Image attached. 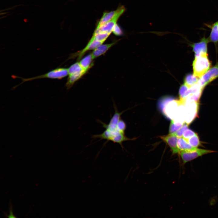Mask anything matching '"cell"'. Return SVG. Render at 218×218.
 Wrapping results in <instances>:
<instances>
[{"label":"cell","mask_w":218,"mask_h":218,"mask_svg":"<svg viewBox=\"0 0 218 218\" xmlns=\"http://www.w3.org/2000/svg\"><path fill=\"white\" fill-rule=\"evenodd\" d=\"M114 113L108 124H106L99 120L98 121L105 129V130L102 133L93 135L92 137L93 138H100L111 141L114 143L119 144L122 147L123 142L131 139L127 137L125 135L124 132L121 130L118 126V123L121 119V116L123 112H119L115 104H114Z\"/></svg>","instance_id":"1"},{"label":"cell","mask_w":218,"mask_h":218,"mask_svg":"<svg viewBox=\"0 0 218 218\" xmlns=\"http://www.w3.org/2000/svg\"><path fill=\"white\" fill-rule=\"evenodd\" d=\"M210 66L207 54L195 57L193 63V74L201 78L210 69Z\"/></svg>","instance_id":"2"},{"label":"cell","mask_w":218,"mask_h":218,"mask_svg":"<svg viewBox=\"0 0 218 218\" xmlns=\"http://www.w3.org/2000/svg\"><path fill=\"white\" fill-rule=\"evenodd\" d=\"M68 74V68H59L53 69L45 74L29 78H23L15 76L14 77L21 78L22 80V81L19 84H21L26 81L38 79L48 78L61 79Z\"/></svg>","instance_id":"3"},{"label":"cell","mask_w":218,"mask_h":218,"mask_svg":"<svg viewBox=\"0 0 218 218\" xmlns=\"http://www.w3.org/2000/svg\"><path fill=\"white\" fill-rule=\"evenodd\" d=\"M214 152L215 151L212 150L197 148L190 151L180 150L179 154L181 157L183 163L184 164L199 157Z\"/></svg>","instance_id":"4"},{"label":"cell","mask_w":218,"mask_h":218,"mask_svg":"<svg viewBox=\"0 0 218 218\" xmlns=\"http://www.w3.org/2000/svg\"><path fill=\"white\" fill-rule=\"evenodd\" d=\"M125 11V8L122 6L120 11L111 20L100 26L96 28L94 33H105L110 34L116 22L121 15Z\"/></svg>","instance_id":"5"},{"label":"cell","mask_w":218,"mask_h":218,"mask_svg":"<svg viewBox=\"0 0 218 218\" xmlns=\"http://www.w3.org/2000/svg\"><path fill=\"white\" fill-rule=\"evenodd\" d=\"M184 104L186 108L185 122L189 125L197 116L199 104L196 101L185 102Z\"/></svg>","instance_id":"6"},{"label":"cell","mask_w":218,"mask_h":218,"mask_svg":"<svg viewBox=\"0 0 218 218\" xmlns=\"http://www.w3.org/2000/svg\"><path fill=\"white\" fill-rule=\"evenodd\" d=\"M218 77V63L200 78L198 83L203 88L207 84Z\"/></svg>","instance_id":"7"},{"label":"cell","mask_w":218,"mask_h":218,"mask_svg":"<svg viewBox=\"0 0 218 218\" xmlns=\"http://www.w3.org/2000/svg\"><path fill=\"white\" fill-rule=\"evenodd\" d=\"M103 42L96 40L91 38L85 47L82 50L73 54L69 58H73L78 57V59H80L87 51L92 50H94L97 47L103 43Z\"/></svg>","instance_id":"8"},{"label":"cell","mask_w":218,"mask_h":218,"mask_svg":"<svg viewBox=\"0 0 218 218\" xmlns=\"http://www.w3.org/2000/svg\"><path fill=\"white\" fill-rule=\"evenodd\" d=\"M160 137L169 146L172 150L173 154L179 153V150L177 145V142L179 137L174 133L169 134L167 135L160 136Z\"/></svg>","instance_id":"9"},{"label":"cell","mask_w":218,"mask_h":218,"mask_svg":"<svg viewBox=\"0 0 218 218\" xmlns=\"http://www.w3.org/2000/svg\"><path fill=\"white\" fill-rule=\"evenodd\" d=\"M209 41V38L204 37L199 42L192 45L193 50L195 53V57L207 54V44Z\"/></svg>","instance_id":"10"},{"label":"cell","mask_w":218,"mask_h":218,"mask_svg":"<svg viewBox=\"0 0 218 218\" xmlns=\"http://www.w3.org/2000/svg\"><path fill=\"white\" fill-rule=\"evenodd\" d=\"M116 42L100 45L94 49L91 53L93 59L105 53L109 48L113 46Z\"/></svg>","instance_id":"11"},{"label":"cell","mask_w":218,"mask_h":218,"mask_svg":"<svg viewBox=\"0 0 218 218\" xmlns=\"http://www.w3.org/2000/svg\"><path fill=\"white\" fill-rule=\"evenodd\" d=\"M121 7L122 6L119 7L116 10L114 11L104 12L101 18L98 22L96 28L100 26L113 19L120 11Z\"/></svg>","instance_id":"12"},{"label":"cell","mask_w":218,"mask_h":218,"mask_svg":"<svg viewBox=\"0 0 218 218\" xmlns=\"http://www.w3.org/2000/svg\"><path fill=\"white\" fill-rule=\"evenodd\" d=\"M206 26L211 29V32L209 39L214 43L218 42V21L211 24H205Z\"/></svg>","instance_id":"13"},{"label":"cell","mask_w":218,"mask_h":218,"mask_svg":"<svg viewBox=\"0 0 218 218\" xmlns=\"http://www.w3.org/2000/svg\"><path fill=\"white\" fill-rule=\"evenodd\" d=\"M86 72V71H83L80 72L69 74L65 84V86L67 89H70L74 83L81 78Z\"/></svg>","instance_id":"14"},{"label":"cell","mask_w":218,"mask_h":218,"mask_svg":"<svg viewBox=\"0 0 218 218\" xmlns=\"http://www.w3.org/2000/svg\"><path fill=\"white\" fill-rule=\"evenodd\" d=\"M177 145L179 151L181 150H192L197 148L191 146L183 137L178 138Z\"/></svg>","instance_id":"15"},{"label":"cell","mask_w":218,"mask_h":218,"mask_svg":"<svg viewBox=\"0 0 218 218\" xmlns=\"http://www.w3.org/2000/svg\"><path fill=\"white\" fill-rule=\"evenodd\" d=\"M93 58L91 54L85 56L79 62L83 69L87 72L93 65Z\"/></svg>","instance_id":"16"},{"label":"cell","mask_w":218,"mask_h":218,"mask_svg":"<svg viewBox=\"0 0 218 218\" xmlns=\"http://www.w3.org/2000/svg\"><path fill=\"white\" fill-rule=\"evenodd\" d=\"M198 80L197 77L194 74H189L186 75L185 77L184 84L190 88L197 83Z\"/></svg>","instance_id":"17"},{"label":"cell","mask_w":218,"mask_h":218,"mask_svg":"<svg viewBox=\"0 0 218 218\" xmlns=\"http://www.w3.org/2000/svg\"><path fill=\"white\" fill-rule=\"evenodd\" d=\"M83 71L84 70L82 68L79 63L78 62L74 64L68 68V75L80 72Z\"/></svg>","instance_id":"18"},{"label":"cell","mask_w":218,"mask_h":218,"mask_svg":"<svg viewBox=\"0 0 218 218\" xmlns=\"http://www.w3.org/2000/svg\"><path fill=\"white\" fill-rule=\"evenodd\" d=\"M183 124L180 122H175L173 119H171L169 127V134L175 133L182 127Z\"/></svg>","instance_id":"19"},{"label":"cell","mask_w":218,"mask_h":218,"mask_svg":"<svg viewBox=\"0 0 218 218\" xmlns=\"http://www.w3.org/2000/svg\"><path fill=\"white\" fill-rule=\"evenodd\" d=\"M110 35L105 33H93L91 38L95 40L104 42Z\"/></svg>","instance_id":"20"},{"label":"cell","mask_w":218,"mask_h":218,"mask_svg":"<svg viewBox=\"0 0 218 218\" xmlns=\"http://www.w3.org/2000/svg\"><path fill=\"white\" fill-rule=\"evenodd\" d=\"M187 141L191 146L197 148L201 144L198 136L196 133Z\"/></svg>","instance_id":"21"},{"label":"cell","mask_w":218,"mask_h":218,"mask_svg":"<svg viewBox=\"0 0 218 218\" xmlns=\"http://www.w3.org/2000/svg\"><path fill=\"white\" fill-rule=\"evenodd\" d=\"M189 87L184 84L182 85L179 90V95L180 99H183L185 98L186 94L187 92Z\"/></svg>","instance_id":"22"},{"label":"cell","mask_w":218,"mask_h":218,"mask_svg":"<svg viewBox=\"0 0 218 218\" xmlns=\"http://www.w3.org/2000/svg\"><path fill=\"white\" fill-rule=\"evenodd\" d=\"M189 124L185 122L182 127L174 133L178 137H183V134L185 130L188 129Z\"/></svg>","instance_id":"23"},{"label":"cell","mask_w":218,"mask_h":218,"mask_svg":"<svg viewBox=\"0 0 218 218\" xmlns=\"http://www.w3.org/2000/svg\"><path fill=\"white\" fill-rule=\"evenodd\" d=\"M196 133L193 130L188 128L184 132L183 137L187 140L189 139L194 135Z\"/></svg>","instance_id":"24"},{"label":"cell","mask_w":218,"mask_h":218,"mask_svg":"<svg viewBox=\"0 0 218 218\" xmlns=\"http://www.w3.org/2000/svg\"><path fill=\"white\" fill-rule=\"evenodd\" d=\"M113 33L117 36H121L123 34V32L119 26L116 24L112 30Z\"/></svg>","instance_id":"25"},{"label":"cell","mask_w":218,"mask_h":218,"mask_svg":"<svg viewBox=\"0 0 218 218\" xmlns=\"http://www.w3.org/2000/svg\"><path fill=\"white\" fill-rule=\"evenodd\" d=\"M12 207L11 204H10V208L9 209V215H8V217L9 218H15L16 217L14 215L13 213Z\"/></svg>","instance_id":"26"}]
</instances>
